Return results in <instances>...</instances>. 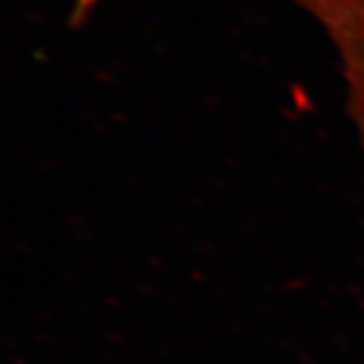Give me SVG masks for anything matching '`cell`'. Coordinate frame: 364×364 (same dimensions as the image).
<instances>
[{
  "label": "cell",
  "instance_id": "cell-1",
  "mask_svg": "<svg viewBox=\"0 0 364 364\" xmlns=\"http://www.w3.org/2000/svg\"><path fill=\"white\" fill-rule=\"evenodd\" d=\"M330 51L344 85L348 116L364 150V0H352L342 13L330 37Z\"/></svg>",
  "mask_w": 364,
  "mask_h": 364
}]
</instances>
